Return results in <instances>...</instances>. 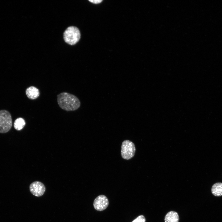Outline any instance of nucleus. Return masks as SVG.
<instances>
[{"instance_id": "nucleus-9", "label": "nucleus", "mask_w": 222, "mask_h": 222, "mask_svg": "<svg viewBox=\"0 0 222 222\" xmlns=\"http://www.w3.org/2000/svg\"><path fill=\"white\" fill-rule=\"evenodd\" d=\"M211 191L212 194L216 196L222 195V183H217L212 186Z\"/></svg>"}, {"instance_id": "nucleus-10", "label": "nucleus", "mask_w": 222, "mask_h": 222, "mask_svg": "<svg viewBox=\"0 0 222 222\" xmlns=\"http://www.w3.org/2000/svg\"><path fill=\"white\" fill-rule=\"evenodd\" d=\"M25 124V120L22 118L19 117L15 120L14 126L15 130L19 131L22 129Z\"/></svg>"}, {"instance_id": "nucleus-12", "label": "nucleus", "mask_w": 222, "mask_h": 222, "mask_svg": "<svg viewBox=\"0 0 222 222\" xmlns=\"http://www.w3.org/2000/svg\"><path fill=\"white\" fill-rule=\"evenodd\" d=\"M91 2L94 4H98L102 1V0H89Z\"/></svg>"}, {"instance_id": "nucleus-4", "label": "nucleus", "mask_w": 222, "mask_h": 222, "mask_svg": "<svg viewBox=\"0 0 222 222\" xmlns=\"http://www.w3.org/2000/svg\"><path fill=\"white\" fill-rule=\"evenodd\" d=\"M136 148L134 144L129 140L123 142L121 146V154L122 158L125 159L129 160L134 155Z\"/></svg>"}, {"instance_id": "nucleus-6", "label": "nucleus", "mask_w": 222, "mask_h": 222, "mask_svg": "<svg viewBox=\"0 0 222 222\" xmlns=\"http://www.w3.org/2000/svg\"><path fill=\"white\" fill-rule=\"evenodd\" d=\"M29 187L30 190L31 194L37 197L42 195L45 191L44 185L39 181H35L32 183Z\"/></svg>"}, {"instance_id": "nucleus-3", "label": "nucleus", "mask_w": 222, "mask_h": 222, "mask_svg": "<svg viewBox=\"0 0 222 222\" xmlns=\"http://www.w3.org/2000/svg\"><path fill=\"white\" fill-rule=\"evenodd\" d=\"M11 115L5 110L0 111V133H5L11 129L12 124Z\"/></svg>"}, {"instance_id": "nucleus-1", "label": "nucleus", "mask_w": 222, "mask_h": 222, "mask_svg": "<svg viewBox=\"0 0 222 222\" xmlns=\"http://www.w3.org/2000/svg\"><path fill=\"white\" fill-rule=\"evenodd\" d=\"M58 104L62 109L67 111L77 109L80 105L78 98L75 95L67 92H63L57 96Z\"/></svg>"}, {"instance_id": "nucleus-5", "label": "nucleus", "mask_w": 222, "mask_h": 222, "mask_svg": "<svg viewBox=\"0 0 222 222\" xmlns=\"http://www.w3.org/2000/svg\"><path fill=\"white\" fill-rule=\"evenodd\" d=\"M109 204V200L107 197L105 195H100L95 199L93 204L95 210L101 211L105 209Z\"/></svg>"}, {"instance_id": "nucleus-8", "label": "nucleus", "mask_w": 222, "mask_h": 222, "mask_svg": "<svg viewBox=\"0 0 222 222\" xmlns=\"http://www.w3.org/2000/svg\"><path fill=\"white\" fill-rule=\"evenodd\" d=\"M164 220L165 222H179V216L176 212L171 211L166 214Z\"/></svg>"}, {"instance_id": "nucleus-11", "label": "nucleus", "mask_w": 222, "mask_h": 222, "mask_svg": "<svg viewBox=\"0 0 222 222\" xmlns=\"http://www.w3.org/2000/svg\"><path fill=\"white\" fill-rule=\"evenodd\" d=\"M132 222H146V219L144 216L141 215L138 216Z\"/></svg>"}, {"instance_id": "nucleus-2", "label": "nucleus", "mask_w": 222, "mask_h": 222, "mask_svg": "<svg viewBox=\"0 0 222 222\" xmlns=\"http://www.w3.org/2000/svg\"><path fill=\"white\" fill-rule=\"evenodd\" d=\"M80 34L79 29L76 27L71 26L68 27L64 34V38L65 42L70 45H74L80 39Z\"/></svg>"}, {"instance_id": "nucleus-7", "label": "nucleus", "mask_w": 222, "mask_h": 222, "mask_svg": "<svg viewBox=\"0 0 222 222\" xmlns=\"http://www.w3.org/2000/svg\"><path fill=\"white\" fill-rule=\"evenodd\" d=\"M26 94L28 98L31 100L37 98L40 95L38 89L34 86L27 88L26 90Z\"/></svg>"}]
</instances>
